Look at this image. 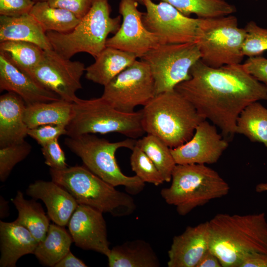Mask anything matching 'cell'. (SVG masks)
I'll list each match as a JSON object with an SVG mask.
<instances>
[{
  "instance_id": "obj_40",
  "label": "cell",
  "mask_w": 267,
  "mask_h": 267,
  "mask_svg": "<svg viewBox=\"0 0 267 267\" xmlns=\"http://www.w3.org/2000/svg\"><path fill=\"white\" fill-rule=\"evenodd\" d=\"M242 65L248 73L267 85V58L261 55L249 57Z\"/></svg>"
},
{
  "instance_id": "obj_8",
  "label": "cell",
  "mask_w": 267,
  "mask_h": 267,
  "mask_svg": "<svg viewBox=\"0 0 267 267\" xmlns=\"http://www.w3.org/2000/svg\"><path fill=\"white\" fill-rule=\"evenodd\" d=\"M141 112H121L101 96L90 99L79 98L73 103L72 118L66 126L67 135L107 134L117 133L136 139L145 133Z\"/></svg>"
},
{
  "instance_id": "obj_18",
  "label": "cell",
  "mask_w": 267,
  "mask_h": 267,
  "mask_svg": "<svg viewBox=\"0 0 267 267\" xmlns=\"http://www.w3.org/2000/svg\"><path fill=\"white\" fill-rule=\"evenodd\" d=\"M0 90L16 93L23 99L26 105L61 99L57 94L21 71L1 53H0Z\"/></svg>"
},
{
  "instance_id": "obj_27",
  "label": "cell",
  "mask_w": 267,
  "mask_h": 267,
  "mask_svg": "<svg viewBox=\"0 0 267 267\" xmlns=\"http://www.w3.org/2000/svg\"><path fill=\"white\" fill-rule=\"evenodd\" d=\"M11 200L18 213L14 222L26 227L38 243L42 241L50 224L41 205L34 199H25L20 191H18L16 196Z\"/></svg>"
},
{
  "instance_id": "obj_43",
  "label": "cell",
  "mask_w": 267,
  "mask_h": 267,
  "mask_svg": "<svg viewBox=\"0 0 267 267\" xmlns=\"http://www.w3.org/2000/svg\"><path fill=\"white\" fill-rule=\"evenodd\" d=\"M196 267H222L217 257L208 250L203 256Z\"/></svg>"
},
{
  "instance_id": "obj_5",
  "label": "cell",
  "mask_w": 267,
  "mask_h": 267,
  "mask_svg": "<svg viewBox=\"0 0 267 267\" xmlns=\"http://www.w3.org/2000/svg\"><path fill=\"white\" fill-rule=\"evenodd\" d=\"M108 0H93L87 14L71 31L46 32L53 49L70 59L80 52H86L94 58L106 47L110 34H115L121 26V16H110Z\"/></svg>"
},
{
  "instance_id": "obj_34",
  "label": "cell",
  "mask_w": 267,
  "mask_h": 267,
  "mask_svg": "<svg viewBox=\"0 0 267 267\" xmlns=\"http://www.w3.org/2000/svg\"><path fill=\"white\" fill-rule=\"evenodd\" d=\"M31 145L26 140L17 144L0 147V180L5 181L14 166L30 153Z\"/></svg>"
},
{
  "instance_id": "obj_2",
  "label": "cell",
  "mask_w": 267,
  "mask_h": 267,
  "mask_svg": "<svg viewBox=\"0 0 267 267\" xmlns=\"http://www.w3.org/2000/svg\"><path fill=\"white\" fill-rule=\"evenodd\" d=\"M208 222L210 250L222 267H238L250 254H267V221L264 213L218 214Z\"/></svg>"
},
{
  "instance_id": "obj_42",
  "label": "cell",
  "mask_w": 267,
  "mask_h": 267,
  "mask_svg": "<svg viewBox=\"0 0 267 267\" xmlns=\"http://www.w3.org/2000/svg\"><path fill=\"white\" fill-rule=\"evenodd\" d=\"M84 262L75 256L70 251L59 262L55 267H86Z\"/></svg>"
},
{
  "instance_id": "obj_26",
  "label": "cell",
  "mask_w": 267,
  "mask_h": 267,
  "mask_svg": "<svg viewBox=\"0 0 267 267\" xmlns=\"http://www.w3.org/2000/svg\"><path fill=\"white\" fill-rule=\"evenodd\" d=\"M72 242L71 234L63 226L51 224L44 238L38 243L34 254L43 265L55 267L70 251Z\"/></svg>"
},
{
  "instance_id": "obj_22",
  "label": "cell",
  "mask_w": 267,
  "mask_h": 267,
  "mask_svg": "<svg viewBox=\"0 0 267 267\" xmlns=\"http://www.w3.org/2000/svg\"><path fill=\"white\" fill-rule=\"evenodd\" d=\"M6 41L28 42L44 50L53 49L46 32L30 13L16 16H0V43Z\"/></svg>"
},
{
  "instance_id": "obj_47",
  "label": "cell",
  "mask_w": 267,
  "mask_h": 267,
  "mask_svg": "<svg viewBox=\"0 0 267 267\" xmlns=\"http://www.w3.org/2000/svg\"><path fill=\"white\" fill-rule=\"evenodd\" d=\"M138 3L143 4V0H136Z\"/></svg>"
},
{
  "instance_id": "obj_29",
  "label": "cell",
  "mask_w": 267,
  "mask_h": 267,
  "mask_svg": "<svg viewBox=\"0 0 267 267\" xmlns=\"http://www.w3.org/2000/svg\"><path fill=\"white\" fill-rule=\"evenodd\" d=\"M237 134L263 143L267 149V108L258 101L248 105L238 118Z\"/></svg>"
},
{
  "instance_id": "obj_39",
  "label": "cell",
  "mask_w": 267,
  "mask_h": 267,
  "mask_svg": "<svg viewBox=\"0 0 267 267\" xmlns=\"http://www.w3.org/2000/svg\"><path fill=\"white\" fill-rule=\"evenodd\" d=\"M33 0H0V15L16 16L29 13Z\"/></svg>"
},
{
  "instance_id": "obj_37",
  "label": "cell",
  "mask_w": 267,
  "mask_h": 267,
  "mask_svg": "<svg viewBox=\"0 0 267 267\" xmlns=\"http://www.w3.org/2000/svg\"><path fill=\"white\" fill-rule=\"evenodd\" d=\"M41 150L45 164L50 168L60 170L68 167L64 151L58 142V138L42 146Z\"/></svg>"
},
{
  "instance_id": "obj_48",
  "label": "cell",
  "mask_w": 267,
  "mask_h": 267,
  "mask_svg": "<svg viewBox=\"0 0 267 267\" xmlns=\"http://www.w3.org/2000/svg\"><path fill=\"white\" fill-rule=\"evenodd\" d=\"M266 86H267V85H266Z\"/></svg>"
},
{
  "instance_id": "obj_1",
  "label": "cell",
  "mask_w": 267,
  "mask_h": 267,
  "mask_svg": "<svg viewBox=\"0 0 267 267\" xmlns=\"http://www.w3.org/2000/svg\"><path fill=\"white\" fill-rule=\"evenodd\" d=\"M204 119L229 138L237 134V121L250 104L267 100L266 85L248 73L242 64L215 68L201 59L191 68L190 78L175 89Z\"/></svg>"
},
{
  "instance_id": "obj_28",
  "label": "cell",
  "mask_w": 267,
  "mask_h": 267,
  "mask_svg": "<svg viewBox=\"0 0 267 267\" xmlns=\"http://www.w3.org/2000/svg\"><path fill=\"white\" fill-rule=\"evenodd\" d=\"M29 13L46 32H69L81 20L68 10L50 6L47 1L35 2Z\"/></svg>"
},
{
  "instance_id": "obj_31",
  "label": "cell",
  "mask_w": 267,
  "mask_h": 267,
  "mask_svg": "<svg viewBox=\"0 0 267 267\" xmlns=\"http://www.w3.org/2000/svg\"><path fill=\"white\" fill-rule=\"evenodd\" d=\"M174 6L185 16L195 14L198 18L223 16L236 11L234 5L225 0H160Z\"/></svg>"
},
{
  "instance_id": "obj_20",
  "label": "cell",
  "mask_w": 267,
  "mask_h": 267,
  "mask_svg": "<svg viewBox=\"0 0 267 267\" xmlns=\"http://www.w3.org/2000/svg\"><path fill=\"white\" fill-rule=\"evenodd\" d=\"M26 105L12 92L0 96V147L24 141L29 128L24 120Z\"/></svg>"
},
{
  "instance_id": "obj_49",
  "label": "cell",
  "mask_w": 267,
  "mask_h": 267,
  "mask_svg": "<svg viewBox=\"0 0 267 267\" xmlns=\"http://www.w3.org/2000/svg\"></svg>"
},
{
  "instance_id": "obj_9",
  "label": "cell",
  "mask_w": 267,
  "mask_h": 267,
  "mask_svg": "<svg viewBox=\"0 0 267 267\" xmlns=\"http://www.w3.org/2000/svg\"><path fill=\"white\" fill-rule=\"evenodd\" d=\"M244 28L238 27L236 17L232 14L200 18L195 43L201 60L210 67L241 64L244 55L242 45Z\"/></svg>"
},
{
  "instance_id": "obj_14",
  "label": "cell",
  "mask_w": 267,
  "mask_h": 267,
  "mask_svg": "<svg viewBox=\"0 0 267 267\" xmlns=\"http://www.w3.org/2000/svg\"><path fill=\"white\" fill-rule=\"evenodd\" d=\"M136 0H121L119 11L122 22L118 31L106 41V46L135 54L141 58L150 50L162 44L158 36L144 25V12L138 9Z\"/></svg>"
},
{
  "instance_id": "obj_11",
  "label": "cell",
  "mask_w": 267,
  "mask_h": 267,
  "mask_svg": "<svg viewBox=\"0 0 267 267\" xmlns=\"http://www.w3.org/2000/svg\"><path fill=\"white\" fill-rule=\"evenodd\" d=\"M155 95V82L148 65L136 60L104 86L101 97L116 109L133 113Z\"/></svg>"
},
{
  "instance_id": "obj_4",
  "label": "cell",
  "mask_w": 267,
  "mask_h": 267,
  "mask_svg": "<svg viewBox=\"0 0 267 267\" xmlns=\"http://www.w3.org/2000/svg\"><path fill=\"white\" fill-rule=\"evenodd\" d=\"M52 180L66 189L78 204L86 205L116 217L126 216L136 209L134 198L120 191L85 166L50 168Z\"/></svg>"
},
{
  "instance_id": "obj_25",
  "label": "cell",
  "mask_w": 267,
  "mask_h": 267,
  "mask_svg": "<svg viewBox=\"0 0 267 267\" xmlns=\"http://www.w3.org/2000/svg\"><path fill=\"white\" fill-rule=\"evenodd\" d=\"M73 114V103L61 99L26 105L24 120L29 129L49 124L66 127Z\"/></svg>"
},
{
  "instance_id": "obj_10",
  "label": "cell",
  "mask_w": 267,
  "mask_h": 267,
  "mask_svg": "<svg viewBox=\"0 0 267 267\" xmlns=\"http://www.w3.org/2000/svg\"><path fill=\"white\" fill-rule=\"evenodd\" d=\"M141 60L150 67L155 82V95L173 90L190 78L191 67L201 59L196 43L160 44Z\"/></svg>"
},
{
  "instance_id": "obj_44",
  "label": "cell",
  "mask_w": 267,
  "mask_h": 267,
  "mask_svg": "<svg viewBox=\"0 0 267 267\" xmlns=\"http://www.w3.org/2000/svg\"><path fill=\"white\" fill-rule=\"evenodd\" d=\"M0 218H4L5 217H6L8 215V209L7 201H6L4 200L3 197L0 196Z\"/></svg>"
},
{
  "instance_id": "obj_7",
  "label": "cell",
  "mask_w": 267,
  "mask_h": 267,
  "mask_svg": "<svg viewBox=\"0 0 267 267\" xmlns=\"http://www.w3.org/2000/svg\"><path fill=\"white\" fill-rule=\"evenodd\" d=\"M136 140L128 138L111 142L99 138L93 134H84L65 139L66 146L79 157L85 166L93 173L114 186H125L128 193L137 194L145 186V182L137 176L124 175L115 158L116 151L120 148L132 150Z\"/></svg>"
},
{
  "instance_id": "obj_16",
  "label": "cell",
  "mask_w": 267,
  "mask_h": 267,
  "mask_svg": "<svg viewBox=\"0 0 267 267\" xmlns=\"http://www.w3.org/2000/svg\"><path fill=\"white\" fill-rule=\"evenodd\" d=\"M68 226L73 242L77 246L108 256L111 249L106 222L101 212L86 205L78 204Z\"/></svg>"
},
{
  "instance_id": "obj_13",
  "label": "cell",
  "mask_w": 267,
  "mask_h": 267,
  "mask_svg": "<svg viewBox=\"0 0 267 267\" xmlns=\"http://www.w3.org/2000/svg\"><path fill=\"white\" fill-rule=\"evenodd\" d=\"M146 11L142 16L145 28L160 39L162 44L195 42L199 18L181 13L169 3L143 0Z\"/></svg>"
},
{
  "instance_id": "obj_46",
  "label": "cell",
  "mask_w": 267,
  "mask_h": 267,
  "mask_svg": "<svg viewBox=\"0 0 267 267\" xmlns=\"http://www.w3.org/2000/svg\"><path fill=\"white\" fill-rule=\"evenodd\" d=\"M35 2H39V1H47V0H33Z\"/></svg>"
},
{
  "instance_id": "obj_35",
  "label": "cell",
  "mask_w": 267,
  "mask_h": 267,
  "mask_svg": "<svg viewBox=\"0 0 267 267\" xmlns=\"http://www.w3.org/2000/svg\"><path fill=\"white\" fill-rule=\"evenodd\" d=\"M244 29L245 36L242 45L244 56H259L267 50V29L251 21L247 23Z\"/></svg>"
},
{
  "instance_id": "obj_23",
  "label": "cell",
  "mask_w": 267,
  "mask_h": 267,
  "mask_svg": "<svg viewBox=\"0 0 267 267\" xmlns=\"http://www.w3.org/2000/svg\"><path fill=\"white\" fill-rule=\"evenodd\" d=\"M137 58L133 53L106 46L95 58V62L86 68L85 77L105 86L132 65Z\"/></svg>"
},
{
  "instance_id": "obj_33",
  "label": "cell",
  "mask_w": 267,
  "mask_h": 267,
  "mask_svg": "<svg viewBox=\"0 0 267 267\" xmlns=\"http://www.w3.org/2000/svg\"><path fill=\"white\" fill-rule=\"evenodd\" d=\"M130 163L132 169L144 182L158 186L165 182L164 179L152 161L138 146L132 150Z\"/></svg>"
},
{
  "instance_id": "obj_30",
  "label": "cell",
  "mask_w": 267,
  "mask_h": 267,
  "mask_svg": "<svg viewBox=\"0 0 267 267\" xmlns=\"http://www.w3.org/2000/svg\"><path fill=\"white\" fill-rule=\"evenodd\" d=\"M44 50L32 43L6 41L0 43V53L27 74L42 60Z\"/></svg>"
},
{
  "instance_id": "obj_12",
  "label": "cell",
  "mask_w": 267,
  "mask_h": 267,
  "mask_svg": "<svg viewBox=\"0 0 267 267\" xmlns=\"http://www.w3.org/2000/svg\"><path fill=\"white\" fill-rule=\"evenodd\" d=\"M85 64L64 57L53 49L44 50L41 62L27 74L61 99L74 103L76 92L82 88L81 78Z\"/></svg>"
},
{
  "instance_id": "obj_19",
  "label": "cell",
  "mask_w": 267,
  "mask_h": 267,
  "mask_svg": "<svg viewBox=\"0 0 267 267\" xmlns=\"http://www.w3.org/2000/svg\"><path fill=\"white\" fill-rule=\"evenodd\" d=\"M27 194L45 204L49 218L56 224L67 225L78 206L73 196L53 180H37L29 185Z\"/></svg>"
},
{
  "instance_id": "obj_45",
  "label": "cell",
  "mask_w": 267,
  "mask_h": 267,
  "mask_svg": "<svg viewBox=\"0 0 267 267\" xmlns=\"http://www.w3.org/2000/svg\"><path fill=\"white\" fill-rule=\"evenodd\" d=\"M256 191L260 193L267 192V182H262L257 184L256 186Z\"/></svg>"
},
{
  "instance_id": "obj_38",
  "label": "cell",
  "mask_w": 267,
  "mask_h": 267,
  "mask_svg": "<svg viewBox=\"0 0 267 267\" xmlns=\"http://www.w3.org/2000/svg\"><path fill=\"white\" fill-rule=\"evenodd\" d=\"M93 0H47L54 7L68 10L81 19L89 10Z\"/></svg>"
},
{
  "instance_id": "obj_17",
  "label": "cell",
  "mask_w": 267,
  "mask_h": 267,
  "mask_svg": "<svg viewBox=\"0 0 267 267\" xmlns=\"http://www.w3.org/2000/svg\"><path fill=\"white\" fill-rule=\"evenodd\" d=\"M210 233L208 222L188 226L181 234L173 238L168 251V267H196L210 249Z\"/></svg>"
},
{
  "instance_id": "obj_3",
  "label": "cell",
  "mask_w": 267,
  "mask_h": 267,
  "mask_svg": "<svg viewBox=\"0 0 267 267\" xmlns=\"http://www.w3.org/2000/svg\"><path fill=\"white\" fill-rule=\"evenodd\" d=\"M141 112L144 132L157 136L171 148L188 141L204 120L175 89L155 95Z\"/></svg>"
},
{
  "instance_id": "obj_41",
  "label": "cell",
  "mask_w": 267,
  "mask_h": 267,
  "mask_svg": "<svg viewBox=\"0 0 267 267\" xmlns=\"http://www.w3.org/2000/svg\"><path fill=\"white\" fill-rule=\"evenodd\" d=\"M238 267H267V254H250L240 263Z\"/></svg>"
},
{
  "instance_id": "obj_6",
  "label": "cell",
  "mask_w": 267,
  "mask_h": 267,
  "mask_svg": "<svg viewBox=\"0 0 267 267\" xmlns=\"http://www.w3.org/2000/svg\"><path fill=\"white\" fill-rule=\"evenodd\" d=\"M171 181L170 186L163 188L160 194L181 216L226 195L230 190L218 173L204 164H177Z\"/></svg>"
},
{
  "instance_id": "obj_15",
  "label": "cell",
  "mask_w": 267,
  "mask_h": 267,
  "mask_svg": "<svg viewBox=\"0 0 267 267\" xmlns=\"http://www.w3.org/2000/svg\"><path fill=\"white\" fill-rule=\"evenodd\" d=\"M228 146L216 126L204 120L188 141L171 151L176 164H211L219 160Z\"/></svg>"
},
{
  "instance_id": "obj_32",
  "label": "cell",
  "mask_w": 267,
  "mask_h": 267,
  "mask_svg": "<svg viewBox=\"0 0 267 267\" xmlns=\"http://www.w3.org/2000/svg\"><path fill=\"white\" fill-rule=\"evenodd\" d=\"M136 145L143 150L154 163L165 182H170L177 165L170 148L157 136L147 134L138 139Z\"/></svg>"
},
{
  "instance_id": "obj_24",
  "label": "cell",
  "mask_w": 267,
  "mask_h": 267,
  "mask_svg": "<svg viewBox=\"0 0 267 267\" xmlns=\"http://www.w3.org/2000/svg\"><path fill=\"white\" fill-rule=\"evenodd\" d=\"M109 267H159V259L150 244L137 239L113 247L107 257Z\"/></svg>"
},
{
  "instance_id": "obj_21",
  "label": "cell",
  "mask_w": 267,
  "mask_h": 267,
  "mask_svg": "<svg viewBox=\"0 0 267 267\" xmlns=\"http://www.w3.org/2000/svg\"><path fill=\"white\" fill-rule=\"evenodd\" d=\"M0 267H15L21 257L34 253L38 242L24 226L0 221Z\"/></svg>"
},
{
  "instance_id": "obj_36",
  "label": "cell",
  "mask_w": 267,
  "mask_h": 267,
  "mask_svg": "<svg viewBox=\"0 0 267 267\" xmlns=\"http://www.w3.org/2000/svg\"><path fill=\"white\" fill-rule=\"evenodd\" d=\"M62 135H67L66 128L58 125H42L29 129L28 131V135L35 139L41 146Z\"/></svg>"
}]
</instances>
